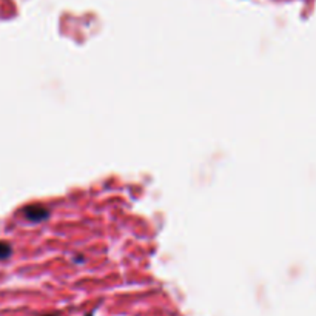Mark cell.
Here are the masks:
<instances>
[{
  "label": "cell",
  "mask_w": 316,
  "mask_h": 316,
  "mask_svg": "<svg viewBox=\"0 0 316 316\" xmlns=\"http://www.w3.org/2000/svg\"><path fill=\"white\" fill-rule=\"evenodd\" d=\"M23 214L29 222L37 224V222H43L49 218V210L42 205H28L23 210Z\"/></svg>",
  "instance_id": "1"
},
{
  "label": "cell",
  "mask_w": 316,
  "mask_h": 316,
  "mask_svg": "<svg viewBox=\"0 0 316 316\" xmlns=\"http://www.w3.org/2000/svg\"><path fill=\"white\" fill-rule=\"evenodd\" d=\"M46 316H56V315H46Z\"/></svg>",
  "instance_id": "3"
},
{
  "label": "cell",
  "mask_w": 316,
  "mask_h": 316,
  "mask_svg": "<svg viewBox=\"0 0 316 316\" xmlns=\"http://www.w3.org/2000/svg\"><path fill=\"white\" fill-rule=\"evenodd\" d=\"M11 254H13V247L9 245L8 242L0 241V261L8 259Z\"/></svg>",
  "instance_id": "2"
}]
</instances>
